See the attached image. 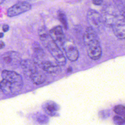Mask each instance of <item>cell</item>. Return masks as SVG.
<instances>
[{
	"label": "cell",
	"mask_w": 125,
	"mask_h": 125,
	"mask_svg": "<svg viewBox=\"0 0 125 125\" xmlns=\"http://www.w3.org/2000/svg\"><path fill=\"white\" fill-rule=\"evenodd\" d=\"M83 42L88 57L94 61L99 60L102 55L100 39L98 33L90 26L85 30Z\"/></svg>",
	"instance_id": "1"
},
{
	"label": "cell",
	"mask_w": 125,
	"mask_h": 125,
	"mask_svg": "<svg viewBox=\"0 0 125 125\" xmlns=\"http://www.w3.org/2000/svg\"><path fill=\"white\" fill-rule=\"evenodd\" d=\"M40 40L54 58L60 66H64L66 63V58L62 49L51 39L48 32L44 27L41 28L39 32Z\"/></svg>",
	"instance_id": "2"
},
{
	"label": "cell",
	"mask_w": 125,
	"mask_h": 125,
	"mask_svg": "<svg viewBox=\"0 0 125 125\" xmlns=\"http://www.w3.org/2000/svg\"><path fill=\"white\" fill-rule=\"evenodd\" d=\"M109 27L112 28L117 39L121 40L125 39V16L119 11L113 17Z\"/></svg>",
	"instance_id": "3"
},
{
	"label": "cell",
	"mask_w": 125,
	"mask_h": 125,
	"mask_svg": "<svg viewBox=\"0 0 125 125\" xmlns=\"http://www.w3.org/2000/svg\"><path fill=\"white\" fill-rule=\"evenodd\" d=\"M86 18L90 27L97 33H102L104 27V24L101 15L97 11L89 9L87 12Z\"/></svg>",
	"instance_id": "4"
},
{
	"label": "cell",
	"mask_w": 125,
	"mask_h": 125,
	"mask_svg": "<svg viewBox=\"0 0 125 125\" xmlns=\"http://www.w3.org/2000/svg\"><path fill=\"white\" fill-rule=\"evenodd\" d=\"M64 52V55L71 62H75L79 58V51L73 41L65 39L62 47Z\"/></svg>",
	"instance_id": "5"
},
{
	"label": "cell",
	"mask_w": 125,
	"mask_h": 125,
	"mask_svg": "<svg viewBox=\"0 0 125 125\" xmlns=\"http://www.w3.org/2000/svg\"><path fill=\"white\" fill-rule=\"evenodd\" d=\"M31 7V5L28 2H19L8 8L7 15L9 17L17 16L30 10Z\"/></svg>",
	"instance_id": "6"
},
{
	"label": "cell",
	"mask_w": 125,
	"mask_h": 125,
	"mask_svg": "<svg viewBox=\"0 0 125 125\" xmlns=\"http://www.w3.org/2000/svg\"><path fill=\"white\" fill-rule=\"evenodd\" d=\"M51 39L61 48L65 40V35L61 26L58 25L53 27L48 32Z\"/></svg>",
	"instance_id": "7"
},
{
	"label": "cell",
	"mask_w": 125,
	"mask_h": 125,
	"mask_svg": "<svg viewBox=\"0 0 125 125\" xmlns=\"http://www.w3.org/2000/svg\"><path fill=\"white\" fill-rule=\"evenodd\" d=\"M2 79L12 83L22 86L23 81L21 75L14 71L3 70L1 73Z\"/></svg>",
	"instance_id": "8"
},
{
	"label": "cell",
	"mask_w": 125,
	"mask_h": 125,
	"mask_svg": "<svg viewBox=\"0 0 125 125\" xmlns=\"http://www.w3.org/2000/svg\"><path fill=\"white\" fill-rule=\"evenodd\" d=\"M22 86L12 83L3 79L0 82V89L6 95H13L18 93L21 90Z\"/></svg>",
	"instance_id": "9"
},
{
	"label": "cell",
	"mask_w": 125,
	"mask_h": 125,
	"mask_svg": "<svg viewBox=\"0 0 125 125\" xmlns=\"http://www.w3.org/2000/svg\"><path fill=\"white\" fill-rule=\"evenodd\" d=\"M20 64L24 73L29 78L31 77L39 71L38 69V66L33 60H31L30 59L21 60Z\"/></svg>",
	"instance_id": "10"
},
{
	"label": "cell",
	"mask_w": 125,
	"mask_h": 125,
	"mask_svg": "<svg viewBox=\"0 0 125 125\" xmlns=\"http://www.w3.org/2000/svg\"><path fill=\"white\" fill-rule=\"evenodd\" d=\"M3 61L7 64H21V59L20 54L15 51H8L5 52L2 56Z\"/></svg>",
	"instance_id": "11"
},
{
	"label": "cell",
	"mask_w": 125,
	"mask_h": 125,
	"mask_svg": "<svg viewBox=\"0 0 125 125\" xmlns=\"http://www.w3.org/2000/svg\"><path fill=\"white\" fill-rule=\"evenodd\" d=\"M43 71L49 73H55L60 70V66L57 63L50 61L43 60L38 65Z\"/></svg>",
	"instance_id": "12"
},
{
	"label": "cell",
	"mask_w": 125,
	"mask_h": 125,
	"mask_svg": "<svg viewBox=\"0 0 125 125\" xmlns=\"http://www.w3.org/2000/svg\"><path fill=\"white\" fill-rule=\"evenodd\" d=\"M57 16H58V20L61 22L65 30H67L68 22H67V17L65 13L63 11L61 10H59L57 12Z\"/></svg>",
	"instance_id": "13"
},
{
	"label": "cell",
	"mask_w": 125,
	"mask_h": 125,
	"mask_svg": "<svg viewBox=\"0 0 125 125\" xmlns=\"http://www.w3.org/2000/svg\"><path fill=\"white\" fill-rule=\"evenodd\" d=\"M92 3L97 6H100L103 4L104 0H91Z\"/></svg>",
	"instance_id": "14"
},
{
	"label": "cell",
	"mask_w": 125,
	"mask_h": 125,
	"mask_svg": "<svg viewBox=\"0 0 125 125\" xmlns=\"http://www.w3.org/2000/svg\"><path fill=\"white\" fill-rule=\"evenodd\" d=\"M2 29L4 32H6L9 30V26L7 24H4L3 25Z\"/></svg>",
	"instance_id": "15"
},
{
	"label": "cell",
	"mask_w": 125,
	"mask_h": 125,
	"mask_svg": "<svg viewBox=\"0 0 125 125\" xmlns=\"http://www.w3.org/2000/svg\"><path fill=\"white\" fill-rule=\"evenodd\" d=\"M4 47H5L4 42L2 41H0V49L3 48Z\"/></svg>",
	"instance_id": "16"
},
{
	"label": "cell",
	"mask_w": 125,
	"mask_h": 125,
	"mask_svg": "<svg viewBox=\"0 0 125 125\" xmlns=\"http://www.w3.org/2000/svg\"><path fill=\"white\" fill-rule=\"evenodd\" d=\"M33 0H18L19 2H28L29 1Z\"/></svg>",
	"instance_id": "17"
},
{
	"label": "cell",
	"mask_w": 125,
	"mask_h": 125,
	"mask_svg": "<svg viewBox=\"0 0 125 125\" xmlns=\"http://www.w3.org/2000/svg\"><path fill=\"white\" fill-rule=\"evenodd\" d=\"M4 36V34L3 33H1V32H0V38H1L3 37Z\"/></svg>",
	"instance_id": "18"
},
{
	"label": "cell",
	"mask_w": 125,
	"mask_h": 125,
	"mask_svg": "<svg viewBox=\"0 0 125 125\" xmlns=\"http://www.w3.org/2000/svg\"><path fill=\"white\" fill-rule=\"evenodd\" d=\"M5 0H0V5L3 2H4V1H5Z\"/></svg>",
	"instance_id": "19"
},
{
	"label": "cell",
	"mask_w": 125,
	"mask_h": 125,
	"mask_svg": "<svg viewBox=\"0 0 125 125\" xmlns=\"http://www.w3.org/2000/svg\"><path fill=\"white\" fill-rule=\"evenodd\" d=\"M124 0V1H125V0Z\"/></svg>",
	"instance_id": "20"
}]
</instances>
